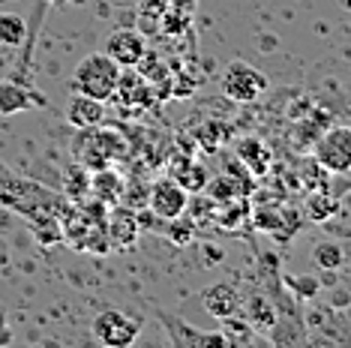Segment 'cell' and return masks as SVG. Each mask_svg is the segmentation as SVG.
<instances>
[{"mask_svg": "<svg viewBox=\"0 0 351 348\" xmlns=\"http://www.w3.org/2000/svg\"><path fill=\"white\" fill-rule=\"evenodd\" d=\"M117 78H121V66L108 58L106 51H97V54H87V58L75 66V90L84 93V97H93V99H111L114 97V87H117Z\"/></svg>", "mask_w": 351, "mask_h": 348, "instance_id": "cell-1", "label": "cell"}, {"mask_svg": "<svg viewBox=\"0 0 351 348\" xmlns=\"http://www.w3.org/2000/svg\"><path fill=\"white\" fill-rule=\"evenodd\" d=\"M313 160L322 169L333 174H346L351 169V129L348 126H333L315 138Z\"/></svg>", "mask_w": 351, "mask_h": 348, "instance_id": "cell-2", "label": "cell"}, {"mask_svg": "<svg viewBox=\"0 0 351 348\" xmlns=\"http://www.w3.org/2000/svg\"><path fill=\"white\" fill-rule=\"evenodd\" d=\"M141 334V319H132L121 310H106L93 319V336L108 348H126Z\"/></svg>", "mask_w": 351, "mask_h": 348, "instance_id": "cell-3", "label": "cell"}, {"mask_svg": "<svg viewBox=\"0 0 351 348\" xmlns=\"http://www.w3.org/2000/svg\"><path fill=\"white\" fill-rule=\"evenodd\" d=\"M267 87H270L267 75L258 73V69L243 60H234L226 73H222V90H226V97L237 99V102H255Z\"/></svg>", "mask_w": 351, "mask_h": 348, "instance_id": "cell-4", "label": "cell"}, {"mask_svg": "<svg viewBox=\"0 0 351 348\" xmlns=\"http://www.w3.org/2000/svg\"><path fill=\"white\" fill-rule=\"evenodd\" d=\"M186 204H189V192L183 189L178 180L171 177H162L156 184H150V192H147V208L162 219H174V216H183L186 213Z\"/></svg>", "mask_w": 351, "mask_h": 348, "instance_id": "cell-5", "label": "cell"}, {"mask_svg": "<svg viewBox=\"0 0 351 348\" xmlns=\"http://www.w3.org/2000/svg\"><path fill=\"white\" fill-rule=\"evenodd\" d=\"M106 54L121 69L138 66V60L147 54L145 34H138V30H114V34H108V39H106Z\"/></svg>", "mask_w": 351, "mask_h": 348, "instance_id": "cell-6", "label": "cell"}, {"mask_svg": "<svg viewBox=\"0 0 351 348\" xmlns=\"http://www.w3.org/2000/svg\"><path fill=\"white\" fill-rule=\"evenodd\" d=\"M159 319L165 321L169 327V336L174 345H183V348H193V345H228V339L222 336V330H213V334H204V330H195L189 321H180L169 312H159Z\"/></svg>", "mask_w": 351, "mask_h": 348, "instance_id": "cell-7", "label": "cell"}, {"mask_svg": "<svg viewBox=\"0 0 351 348\" xmlns=\"http://www.w3.org/2000/svg\"><path fill=\"white\" fill-rule=\"evenodd\" d=\"M73 153H75V162H82L87 171H97V169H106L111 162L108 153H106V145L99 138V129L90 126V129H82L75 136V145H73Z\"/></svg>", "mask_w": 351, "mask_h": 348, "instance_id": "cell-8", "label": "cell"}, {"mask_svg": "<svg viewBox=\"0 0 351 348\" xmlns=\"http://www.w3.org/2000/svg\"><path fill=\"white\" fill-rule=\"evenodd\" d=\"M106 234H108V243L117 249H130L138 237V219H135L132 210L114 204L108 213V223H106Z\"/></svg>", "mask_w": 351, "mask_h": 348, "instance_id": "cell-9", "label": "cell"}, {"mask_svg": "<svg viewBox=\"0 0 351 348\" xmlns=\"http://www.w3.org/2000/svg\"><path fill=\"white\" fill-rule=\"evenodd\" d=\"M202 306L207 310V315H213V319H228V315L241 312V295H237L234 286L219 282V286H210L202 295Z\"/></svg>", "mask_w": 351, "mask_h": 348, "instance_id": "cell-10", "label": "cell"}, {"mask_svg": "<svg viewBox=\"0 0 351 348\" xmlns=\"http://www.w3.org/2000/svg\"><path fill=\"white\" fill-rule=\"evenodd\" d=\"M66 121H69V126H75V129H90V126H99L102 121H106V105H102V99H93V97L78 93V97L69 99Z\"/></svg>", "mask_w": 351, "mask_h": 348, "instance_id": "cell-11", "label": "cell"}, {"mask_svg": "<svg viewBox=\"0 0 351 348\" xmlns=\"http://www.w3.org/2000/svg\"><path fill=\"white\" fill-rule=\"evenodd\" d=\"M123 184H126V180L121 177V174L111 171V165H106V169H97L90 174V195L97 201L108 204V208H114V204L121 201Z\"/></svg>", "mask_w": 351, "mask_h": 348, "instance_id": "cell-12", "label": "cell"}, {"mask_svg": "<svg viewBox=\"0 0 351 348\" xmlns=\"http://www.w3.org/2000/svg\"><path fill=\"white\" fill-rule=\"evenodd\" d=\"M36 102H43V99H36L34 93H27L25 84H19V82H0V114L10 117V114L30 112Z\"/></svg>", "mask_w": 351, "mask_h": 348, "instance_id": "cell-13", "label": "cell"}, {"mask_svg": "<svg viewBox=\"0 0 351 348\" xmlns=\"http://www.w3.org/2000/svg\"><path fill=\"white\" fill-rule=\"evenodd\" d=\"M171 180H178V184L186 189L189 195H198V192H204V186H207V169L202 162H195V160H189V156H183V160H178L171 165V174H169Z\"/></svg>", "mask_w": 351, "mask_h": 348, "instance_id": "cell-14", "label": "cell"}, {"mask_svg": "<svg viewBox=\"0 0 351 348\" xmlns=\"http://www.w3.org/2000/svg\"><path fill=\"white\" fill-rule=\"evenodd\" d=\"M237 160L250 169L252 177H261V174H267V169H270V150L261 145L258 138H243L241 145H237Z\"/></svg>", "mask_w": 351, "mask_h": 348, "instance_id": "cell-15", "label": "cell"}, {"mask_svg": "<svg viewBox=\"0 0 351 348\" xmlns=\"http://www.w3.org/2000/svg\"><path fill=\"white\" fill-rule=\"evenodd\" d=\"M241 315L252 324V330H270L276 324V312L265 297H246L241 300Z\"/></svg>", "mask_w": 351, "mask_h": 348, "instance_id": "cell-16", "label": "cell"}, {"mask_svg": "<svg viewBox=\"0 0 351 348\" xmlns=\"http://www.w3.org/2000/svg\"><path fill=\"white\" fill-rule=\"evenodd\" d=\"M339 208H342L339 199H333L327 189H315V192L306 199V219H313V223H327L333 213H339Z\"/></svg>", "mask_w": 351, "mask_h": 348, "instance_id": "cell-17", "label": "cell"}, {"mask_svg": "<svg viewBox=\"0 0 351 348\" xmlns=\"http://www.w3.org/2000/svg\"><path fill=\"white\" fill-rule=\"evenodd\" d=\"M313 261L324 273H333L346 264V249H342V243H337V240H322L313 247Z\"/></svg>", "mask_w": 351, "mask_h": 348, "instance_id": "cell-18", "label": "cell"}, {"mask_svg": "<svg viewBox=\"0 0 351 348\" xmlns=\"http://www.w3.org/2000/svg\"><path fill=\"white\" fill-rule=\"evenodd\" d=\"M66 195L73 201H84L90 195V171L82 162H73L66 169Z\"/></svg>", "mask_w": 351, "mask_h": 348, "instance_id": "cell-19", "label": "cell"}, {"mask_svg": "<svg viewBox=\"0 0 351 348\" xmlns=\"http://www.w3.org/2000/svg\"><path fill=\"white\" fill-rule=\"evenodd\" d=\"M226 327H222V336L228 339V345H243V343H250V339L255 336V330H252V324L243 319L241 312L237 315H228V319H219Z\"/></svg>", "mask_w": 351, "mask_h": 348, "instance_id": "cell-20", "label": "cell"}, {"mask_svg": "<svg viewBox=\"0 0 351 348\" xmlns=\"http://www.w3.org/2000/svg\"><path fill=\"white\" fill-rule=\"evenodd\" d=\"M27 34V25L25 18H19V15H0V45H21V39Z\"/></svg>", "mask_w": 351, "mask_h": 348, "instance_id": "cell-21", "label": "cell"}, {"mask_svg": "<svg viewBox=\"0 0 351 348\" xmlns=\"http://www.w3.org/2000/svg\"><path fill=\"white\" fill-rule=\"evenodd\" d=\"M147 192H150V186H145L141 180H135V184H123V192H121V208L126 210H132V213H138V210H145L147 208Z\"/></svg>", "mask_w": 351, "mask_h": 348, "instance_id": "cell-22", "label": "cell"}, {"mask_svg": "<svg viewBox=\"0 0 351 348\" xmlns=\"http://www.w3.org/2000/svg\"><path fill=\"white\" fill-rule=\"evenodd\" d=\"M165 237H169L171 243H178V247H186L189 240L195 237V219H180V216H174V219H169L165 223V232H162Z\"/></svg>", "mask_w": 351, "mask_h": 348, "instance_id": "cell-23", "label": "cell"}, {"mask_svg": "<svg viewBox=\"0 0 351 348\" xmlns=\"http://www.w3.org/2000/svg\"><path fill=\"white\" fill-rule=\"evenodd\" d=\"M171 0H138V12H150V15H162L169 10Z\"/></svg>", "mask_w": 351, "mask_h": 348, "instance_id": "cell-24", "label": "cell"}, {"mask_svg": "<svg viewBox=\"0 0 351 348\" xmlns=\"http://www.w3.org/2000/svg\"><path fill=\"white\" fill-rule=\"evenodd\" d=\"M10 343H12V330L6 324V315L0 312V345H10Z\"/></svg>", "mask_w": 351, "mask_h": 348, "instance_id": "cell-25", "label": "cell"}]
</instances>
